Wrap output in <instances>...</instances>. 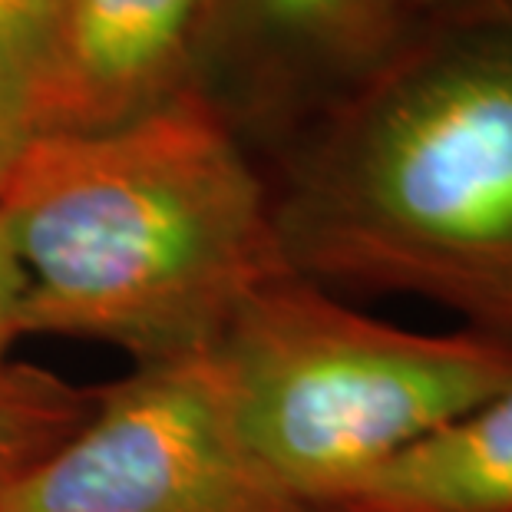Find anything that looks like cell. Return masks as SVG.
Here are the masks:
<instances>
[{
	"mask_svg": "<svg viewBox=\"0 0 512 512\" xmlns=\"http://www.w3.org/2000/svg\"><path fill=\"white\" fill-rule=\"evenodd\" d=\"M509 7H512V0H509Z\"/></svg>",
	"mask_w": 512,
	"mask_h": 512,
	"instance_id": "13",
	"label": "cell"
},
{
	"mask_svg": "<svg viewBox=\"0 0 512 512\" xmlns=\"http://www.w3.org/2000/svg\"><path fill=\"white\" fill-rule=\"evenodd\" d=\"M20 328L162 364L219 341L281 268L271 185L199 86L96 133L30 136L0 192Z\"/></svg>",
	"mask_w": 512,
	"mask_h": 512,
	"instance_id": "2",
	"label": "cell"
},
{
	"mask_svg": "<svg viewBox=\"0 0 512 512\" xmlns=\"http://www.w3.org/2000/svg\"><path fill=\"white\" fill-rule=\"evenodd\" d=\"M281 255L328 291H400L512 344V7L433 17L285 139Z\"/></svg>",
	"mask_w": 512,
	"mask_h": 512,
	"instance_id": "1",
	"label": "cell"
},
{
	"mask_svg": "<svg viewBox=\"0 0 512 512\" xmlns=\"http://www.w3.org/2000/svg\"><path fill=\"white\" fill-rule=\"evenodd\" d=\"M30 143V129L27 123L20 119V113L14 106H7L0 100V192H4V185L10 179V172H14L20 152Z\"/></svg>",
	"mask_w": 512,
	"mask_h": 512,
	"instance_id": "11",
	"label": "cell"
},
{
	"mask_svg": "<svg viewBox=\"0 0 512 512\" xmlns=\"http://www.w3.org/2000/svg\"><path fill=\"white\" fill-rule=\"evenodd\" d=\"M0 512H314L245 446L212 347L136 364Z\"/></svg>",
	"mask_w": 512,
	"mask_h": 512,
	"instance_id": "4",
	"label": "cell"
},
{
	"mask_svg": "<svg viewBox=\"0 0 512 512\" xmlns=\"http://www.w3.org/2000/svg\"><path fill=\"white\" fill-rule=\"evenodd\" d=\"M420 14L433 17H453V14H473V10H496L509 7V0H417Z\"/></svg>",
	"mask_w": 512,
	"mask_h": 512,
	"instance_id": "12",
	"label": "cell"
},
{
	"mask_svg": "<svg viewBox=\"0 0 512 512\" xmlns=\"http://www.w3.org/2000/svg\"><path fill=\"white\" fill-rule=\"evenodd\" d=\"M63 0H0V100L30 129V110L57 40Z\"/></svg>",
	"mask_w": 512,
	"mask_h": 512,
	"instance_id": "9",
	"label": "cell"
},
{
	"mask_svg": "<svg viewBox=\"0 0 512 512\" xmlns=\"http://www.w3.org/2000/svg\"><path fill=\"white\" fill-rule=\"evenodd\" d=\"M328 512H512V387L390 456Z\"/></svg>",
	"mask_w": 512,
	"mask_h": 512,
	"instance_id": "7",
	"label": "cell"
},
{
	"mask_svg": "<svg viewBox=\"0 0 512 512\" xmlns=\"http://www.w3.org/2000/svg\"><path fill=\"white\" fill-rule=\"evenodd\" d=\"M24 291H27V271L20 265L14 238H10L4 215H0V367L10 361L14 344L24 337V328H20Z\"/></svg>",
	"mask_w": 512,
	"mask_h": 512,
	"instance_id": "10",
	"label": "cell"
},
{
	"mask_svg": "<svg viewBox=\"0 0 512 512\" xmlns=\"http://www.w3.org/2000/svg\"><path fill=\"white\" fill-rule=\"evenodd\" d=\"M93 403L96 387L73 384L47 367L24 361L0 367V499L80 430Z\"/></svg>",
	"mask_w": 512,
	"mask_h": 512,
	"instance_id": "8",
	"label": "cell"
},
{
	"mask_svg": "<svg viewBox=\"0 0 512 512\" xmlns=\"http://www.w3.org/2000/svg\"><path fill=\"white\" fill-rule=\"evenodd\" d=\"M212 361L245 446L314 512L512 387V344L470 328L403 331L294 268L238 304Z\"/></svg>",
	"mask_w": 512,
	"mask_h": 512,
	"instance_id": "3",
	"label": "cell"
},
{
	"mask_svg": "<svg viewBox=\"0 0 512 512\" xmlns=\"http://www.w3.org/2000/svg\"><path fill=\"white\" fill-rule=\"evenodd\" d=\"M205 0H63L30 136L96 133L192 86Z\"/></svg>",
	"mask_w": 512,
	"mask_h": 512,
	"instance_id": "6",
	"label": "cell"
},
{
	"mask_svg": "<svg viewBox=\"0 0 512 512\" xmlns=\"http://www.w3.org/2000/svg\"><path fill=\"white\" fill-rule=\"evenodd\" d=\"M427 24L417 0H205L192 83L238 123L294 136Z\"/></svg>",
	"mask_w": 512,
	"mask_h": 512,
	"instance_id": "5",
	"label": "cell"
}]
</instances>
